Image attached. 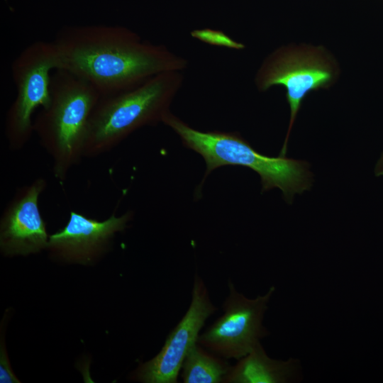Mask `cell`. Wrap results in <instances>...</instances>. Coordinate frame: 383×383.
I'll return each instance as SVG.
<instances>
[{"label": "cell", "instance_id": "cell-1", "mask_svg": "<svg viewBox=\"0 0 383 383\" xmlns=\"http://www.w3.org/2000/svg\"><path fill=\"white\" fill-rule=\"evenodd\" d=\"M52 43L57 69L84 79L101 96L131 89L162 72H183L188 66L186 58L165 45L143 40L122 26L66 27Z\"/></svg>", "mask_w": 383, "mask_h": 383}, {"label": "cell", "instance_id": "cell-2", "mask_svg": "<svg viewBox=\"0 0 383 383\" xmlns=\"http://www.w3.org/2000/svg\"><path fill=\"white\" fill-rule=\"evenodd\" d=\"M162 123L178 135L184 147L200 154L204 159L206 170L203 182L218 167H246L260 175L262 193L279 188L288 204L292 203L296 194H301L312 187L313 174L309 170L310 165L306 161L264 155L238 133L199 131L170 111L165 115Z\"/></svg>", "mask_w": 383, "mask_h": 383}, {"label": "cell", "instance_id": "cell-3", "mask_svg": "<svg viewBox=\"0 0 383 383\" xmlns=\"http://www.w3.org/2000/svg\"><path fill=\"white\" fill-rule=\"evenodd\" d=\"M184 79L182 71L165 72L131 89L101 96L88 123L84 157L104 154L136 130L162 122Z\"/></svg>", "mask_w": 383, "mask_h": 383}, {"label": "cell", "instance_id": "cell-4", "mask_svg": "<svg viewBox=\"0 0 383 383\" xmlns=\"http://www.w3.org/2000/svg\"><path fill=\"white\" fill-rule=\"evenodd\" d=\"M50 90L49 103L33 120V133L52 159L54 177L62 182L84 157L88 123L101 96L62 69L51 74Z\"/></svg>", "mask_w": 383, "mask_h": 383}, {"label": "cell", "instance_id": "cell-5", "mask_svg": "<svg viewBox=\"0 0 383 383\" xmlns=\"http://www.w3.org/2000/svg\"><path fill=\"white\" fill-rule=\"evenodd\" d=\"M55 69L57 58L52 41L30 44L13 61L11 76L16 96L6 112L4 126L12 150L23 148L30 139L33 115L50 101L51 71Z\"/></svg>", "mask_w": 383, "mask_h": 383}, {"label": "cell", "instance_id": "cell-6", "mask_svg": "<svg viewBox=\"0 0 383 383\" xmlns=\"http://www.w3.org/2000/svg\"><path fill=\"white\" fill-rule=\"evenodd\" d=\"M335 77L334 66L321 48L281 49L265 61L256 77L258 89L266 91L283 86L290 108L289 125L279 156L285 157L289 134L305 96L328 87Z\"/></svg>", "mask_w": 383, "mask_h": 383}, {"label": "cell", "instance_id": "cell-7", "mask_svg": "<svg viewBox=\"0 0 383 383\" xmlns=\"http://www.w3.org/2000/svg\"><path fill=\"white\" fill-rule=\"evenodd\" d=\"M228 289L222 306L223 314L199 335L197 343L224 359L239 360L267 334L262 321L275 288L255 299L239 293L231 281Z\"/></svg>", "mask_w": 383, "mask_h": 383}, {"label": "cell", "instance_id": "cell-8", "mask_svg": "<svg viewBox=\"0 0 383 383\" xmlns=\"http://www.w3.org/2000/svg\"><path fill=\"white\" fill-rule=\"evenodd\" d=\"M217 310L203 279L196 273L189 307L167 336L160 353L140 365L136 379L145 383H176L183 362L197 343L206 319Z\"/></svg>", "mask_w": 383, "mask_h": 383}, {"label": "cell", "instance_id": "cell-9", "mask_svg": "<svg viewBox=\"0 0 383 383\" xmlns=\"http://www.w3.org/2000/svg\"><path fill=\"white\" fill-rule=\"evenodd\" d=\"M47 184L39 177L19 188L0 221V249L7 256L28 255L48 249L50 235L39 208Z\"/></svg>", "mask_w": 383, "mask_h": 383}, {"label": "cell", "instance_id": "cell-10", "mask_svg": "<svg viewBox=\"0 0 383 383\" xmlns=\"http://www.w3.org/2000/svg\"><path fill=\"white\" fill-rule=\"evenodd\" d=\"M132 217L133 213L127 211L99 221L72 211L66 225L50 235L48 250L65 261L92 262L107 250L115 234L123 231Z\"/></svg>", "mask_w": 383, "mask_h": 383}, {"label": "cell", "instance_id": "cell-11", "mask_svg": "<svg viewBox=\"0 0 383 383\" xmlns=\"http://www.w3.org/2000/svg\"><path fill=\"white\" fill-rule=\"evenodd\" d=\"M298 363L270 357L259 343L245 356L231 366L223 383H285L293 379Z\"/></svg>", "mask_w": 383, "mask_h": 383}, {"label": "cell", "instance_id": "cell-12", "mask_svg": "<svg viewBox=\"0 0 383 383\" xmlns=\"http://www.w3.org/2000/svg\"><path fill=\"white\" fill-rule=\"evenodd\" d=\"M230 367L224 358L197 343L183 362L181 377L184 383H219Z\"/></svg>", "mask_w": 383, "mask_h": 383}, {"label": "cell", "instance_id": "cell-13", "mask_svg": "<svg viewBox=\"0 0 383 383\" xmlns=\"http://www.w3.org/2000/svg\"><path fill=\"white\" fill-rule=\"evenodd\" d=\"M0 382L1 383H11L19 382L18 379L13 374L10 365L8 357L4 350L1 349L0 356Z\"/></svg>", "mask_w": 383, "mask_h": 383}, {"label": "cell", "instance_id": "cell-14", "mask_svg": "<svg viewBox=\"0 0 383 383\" xmlns=\"http://www.w3.org/2000/svg\"><path fill=\"white\" fill-rule=\"evenodd\" d=\"M374 174L377 177L383 175V153L376 165Z\"/></svg>", "mask_w": 383, "mask_h": 383}]
</instances>
